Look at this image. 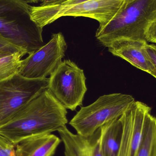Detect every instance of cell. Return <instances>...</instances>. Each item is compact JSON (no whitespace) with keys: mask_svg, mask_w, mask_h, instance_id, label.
Masks as SVG:
<instances>
[{"mask_svg":"<svg viewBox=\"0 0 156 156\" xmlns=\"http://www.w3.org/2000/svg\"><path fill=\"white\" fill-rule=\"evenodd\" d=\"M24 0H0V36L30 55L45 44L43 28L32 19Z\"/></svg>","mask_w":156,"mask_h":156,"instance_id":"obj_3","label":"cell"},{"mask_svg":"<svg viewBox=\"0 0 156 156\" xmlns=\"http://www.w3.org/2000/svg\"><path fill=\"white\" fill-rule=\"evenodd\" d=\"M145 36L147 42L156 44V17L148 25Z\"/></svg>","mask_w":156,"mask_h":156,"instance_id":"obj_18","label":"cell"},{"mask_svg":"<svg viewBox=\"0 0 156 156\" xmlns=\"http://www.w3.org/2000/svg\"><path fill=\"white\" fill-rule=\"evenodd\" d=\"M136 156H156V118L151 112L147 115Z\"/></svg>","mask_w":156,"mask_h":156,"instance_id":"obj_14","label":"cell"},{"mask_svg":"<svg viewBox=\"0 0 156 156\" xmlns=\"http://www.w3.org/2000/svg\"><path fill=\"white\" fill-rule=\"evenodd\" d=\"M58 132L64 145L65 156H103L100 144L101 128L89 136L73 133L66 126Z\"/></svg>","mask_w":156,"mask_h":156,"instance_id":"obj_11","label":"cell"},{"mask_svg":"<svg viewBox=\"0 0 156 156\" xmlns=\"http://www.w3.org/2000/svg\"><path fill=\"white\" fill-rule=\"evenodd\" d=\"M128 1H129V0H128Z\"/></svg>","mask_w":156,"mask_h":156,"instance_id":"obj_24","label":"cell"},{"mask_svg":"<svg viewBox=\"0 0 156 156\" xmlns=\"http://www.w3.org/2000/svg\"><path fill=\"white\" fill-rule=\"evenodd\" d=\"M10 55H12V54H6V53L0 52V58L6 56Z\"/></svg>","mask_w":156,"mask_h":156,"instance_id":"obj_23","label":"cell"},{"mask_svg":"<svg viewBox=\"0 0 156 156\" xmlns=\"http://www.w3.org/2000/svg\"><path fill=\"white\" fill-rule=\"evenodd\" d=\"M125 0H89L70 5L31 6L32 19L40 27L62 16L88 17L99 23L98 29L108 23L119 12Z\"/></svg>","mask_w":156,"mask_h":156,"instance_id":"obj_4","label":"cell"},{"mask_svg":"<svg viewBox=\"0 0 156 156\" xmlns=\"http://www.w3.org/2000/svg\"><path fill=\"white\" fill-rule=\"evenodd\" d=\"M135 101L131 95L113 93L100 96L88 106L82 107L69 124L77 133L92 135L105 124L120 118Z\"/></svg>","mask_w":156,"mask_h":156,"instance_id":"obj_5","label":"cell"},{"mask_svg":"<svg viewBox=\"0 0 156 156\" xmlns=\"http://www.w3.org/2000/svg\"><path fill=\"white\" fill-rule=\"evenodd\" d=\"M0 52L6 54H13L16 53H24L26 52L20 48L12 44L6 39L0 36Z\"/></svg>","mask_w":156,"mask_h":156,"instance_id":"obj_17","label":"cell"},{"mask_svg":"<svg viewBox=\"0 0 156 156\" xmlns=\"http://www.w3.org/2000/svg\"><path fill=\"white\" fill-rule=\"evenodd\" d=\"M48 79V89L66 109L74 111L82 105L87 90L86 77L76 63L64 60Z\"/></svg>","mask_w":156,"mask_h":156,"instance_id":"obj_7","label":"cell"},{"mask_svg":"<svg viewBox=\"0 0 156 156\" xmlns=\"http://www.w3.org/2000/svg\"><path fill=\"white\" fill-rule=\"evenodd\" d=\"M147 44V41L140 40H121L112 44L108 47V51L153 76L154 66L146 48Z\"/></svg>","mask_w":156,"mask_h":156,"instance_id":"obj_10","label":"cell"},{"mask_svg":"<svg viewBox=\"0 0 156 156\" xmlns=\"http://www.w3.org/2000/svg\"><path fill=\"white\" fill-rule=\"evenodd\" d=\"M67 47L62 33L53 34L48 43L22 60L18 74L32 79L50 76L63 61Z\"/></svg>","mask_w":156,"mask_h":156,"instance_id":"obj_8","label":"cell"},{"mask_svg":"<svg viewBox=\"0 0 156 156\" xmlns=\"http://www.w3.org/2000/svg\"><path fill=\"white\" fill-rule=\"evenodd\" d=\"M25 2H27V3H38L39 2H41V0H24Z\"/></svg>","mask_w":156,"mask_h":156,"instance_id":"obj_22","label":"cell"},{"mask_svg":"<svg viewBox=\"0 0 156 156\" xmlns=\"http://www.w3.org/2000/svg\"><path fill=\"white\" fill-rule=\"evenodd\" d=\"M147 51L154 66L155 72L153 76L156 79V45L154 44H147L146 46Z\"/></svg>","mask_w":156,"mask_h":156,"instance_id":"obj_19","label":"cell"},{"mask_svg":"<svg viewBox=\"0 0 156 156\" xmlns=\"http://www.w3.org/2000/svg\"><path fill=\"white\" fill-rule=\"evenodd\" d=\"M49 79H32L19 74L0 82V126L48 88Z\"/></svg>","mask_w":156,"mask_h":156,"instance_id":"obj_6","label":"cell"},{"mask_svg":"<svg viewBox=\"0 0 156 156\" xmlns=\"http://www.w3.org/2000/svg\"><path fill=\"white\" fill-rule=\"evenodd\" d=\"M70 0H41L40 6H48L53 5H62Z\"/></svg>","mask_w":156,"mask_h":156,"instance_id":"obj_20","label":"cell"},{"mask_svg":"<svg viewBox=\"0 0 156 156\" xmlns=\"http://www.w3.org/2000/svg\"><path fill=\"white\" fill-rule=\"evenodd\" d=\"M151 111V108L145 104L135 101L120 117L122 135L116 156L137 155L147 115Z\"/></svg>","mask_w":156,"mask_h":156,"instance_id":"obj_9","label":"cell"},{"mask_svg":"<svg viewBox=\"0 0 156 156\" xmlns=\"http://www.w3.org/2000/svg\"><path fill=\"white\" fill-rule=\"evenodd\" d=\"M25 55L24 53H16L0 58V82L19 73L22 58Z\"/></svg>","mask_w":156,"mask_h":156,"instance_id":"obj_15","label":"cell"},{"mask_svg":"<svg viewBox=\"0 0 156 156\" xmlns=\"http://www.w3.org/2000/svg\"><path fill=\"white\" fill-rule=\"evenodd\" d=\"M156 17V0H125L113 19L97 29L95 37L107 48L121 40L147 41L146 31Z\"/></svg>","mask_w":156,"mask_h":156,"instance_id":"obj_2","label":"cell"},{"mask_svg":"<svg viewBox=\"0 0 156 156\" xmlns=\"http://www.w3.org/2000/svg\"><path fill=\"white\" fill-rule=\"evenodd\" d=\"M0 156H16L15 145L0 134Z\"/></svg>","mask_w":156,"mask_h":156,"instance_id":"obj_16","label":"cell"},{"mask_svg":"<svg viewBox=\"0 0 156 156\" xmlns=\"http://www.w3.org/2000/svg\"><path fill=\"white\" fill-rule=\"evenodd\" d=\"M67 111L46 89L0 126V134L15 145L27 137L58 132L66 126Z\"/></svg>","mask_w":156,"mask_h":156,"instance_id":"obj_1","label":"cell"},{"mask_svg":"<svg viewBox=\"0 0 156 156\" xmlns=\"http://www.w3.org/2000/svg\"><path fill=\"white\" fill-rule=\"evenodd\" d=\"M61 141L52 133L27 137L15 145L16 156H53Z\"/></svg>","mask_w":156,"mask_h":156,"instance_id":"obj_12","label":"cell"},{"mask_svg":"<svg viewBox=\"0 0 156 156\" xmlns=\"http://www.w3.org/2000/svg\"><path fill=\"white\" fill-rule=\"evenodd\" d=\"M87 1H89V0H70L67 2L61 5H73L82 2Z\"/></svg>","mask_w":156,"mask_h":156,"instance_id":"obj_21","label":"cell"},{"mask_svg":"<svg viewBox=\"0 0 156 156\" xmlns=\"http://www.w3.org/2000/svg\"><path fill=\"white\" fill-rule=\"evenodd\" d=\"M122 124L120 118L101 127L100 144L103 156H116L122 140Z\"/></svg>","mask_w":156,"mask_h":156,"instance_id":"obj_13","label":"cell"}]
</instances>
